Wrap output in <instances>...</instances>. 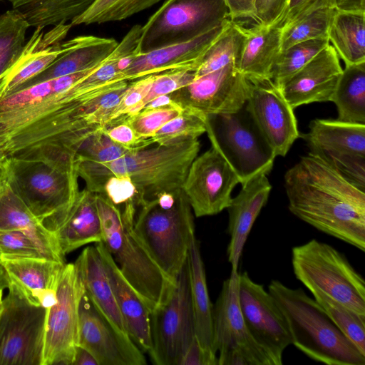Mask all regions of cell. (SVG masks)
Here are the masks:
<instances>
[{
    "label": "cell",
    "mask_w": 365,
    "mask_h": 365,
    "mask_svg": "<svg viewBox=\"0 0 365 365\" xmlns=\"http://www.w3.org/2000/svg\"><path fill=\"white\" fill-rule=\"evenodd\" d=\"M289 210L317 230L365 251V192L309 153L284 175Z\"/></svg>",
    "instance_id": "6da1fadb"
},
{
    "label": "cell",
    "mask_w": 365,
    "mask_h": 365,
    "mask_svg": "<svg viewBox=\"0 0 365 365\" xmlns=\"http://www.w3.org/2000/svg\"><path fill=\"white\" fill-rule=\"evenodd\" d=\"M6 180L51 232L63 223L79 192L75 154L43 145L7 158Z\"/></svg>",
    "instance_id": "7a4b0ae2"
},
{
    "label": "cell",
    "mask_w": 365,
    "mask_h": 365,
    "mask_svg": "<svg viewBox=\"0 0 365 365\" xmlns=\"http://www.w3.org/2000/svg\"><path fill=\"white\" fill-rule=\"evenodd\" d=\"M200 148L197 139L158 145L131 150L107 163L76 160V168L86 188L93 193L103 194L106 181L112 176H128L137 190L138 207L143 200L153 199L161 192L182 189Z\"/></svg>",
    "instance_id": "3957f363"
},
{
    "label": "cell",
    "mask_w": 365,
    "mask_h": 365,
    "mask_svg": "<svg viewBox=\"0 0 365 365\" xmlns=\"http://www.w3.org/2000/svg\"><path fill=\"white\" fill-rule=\"evenodd\" d=\"M268 292L285 317L292 344L305 355L328 365H365V355L302 289L272 280Z\"/></svg>",
    "instance_id": "277c9868"
},
{
    "label": "cell",
    "mask_w": 365,
    "mask_h": 365,
    "mask_svg": "<svg viewBox=\"0 0 365 365\" xmlns=\"http://www.w3.org/2000/svg\"><path fill=\"white\" fill-rule=\"evenodd\" d=\"M104 247L118 269L150 312L164 303L174 284L135 235L133 225L137 210L133 202L120 210L103 194L96 193Z\"/></svg>",
    "instance_id": "5b68a950"
},
{
    "label": "cell",
    "mask_w": 365,
    "mask_h": 365,
    "mask_svg": "<svg viewBox=\"0 0 365 365\" xmlns=\"http://www.w3.org/2000/svg\"><path fill=\"white\" fill-rule=\"evenodd\" d=\"M191 206L182 189L174 205L163 207L155 199L137 208L133 229L163 272L173 282L187 259L195 235Z\"/></svg>",
    "instance_id": "8992f818"
},
{
    "label": "cell",
    "mask_w": 365,
    "mask_h": 365,
    "mask_svg": "<svg viewBox=\"0 0 365 365\" xmlns=\"http://www.w3.org/2000/svg\"><path fill=\"white\" fill-rule=\"evenodd\" d=\"M296 278L311 292H320L365 315V282L346 256L313 239L292 251Z\"/></svg>",
    "instance_id": "52a82bcc"
},
{
    "label": "cell",
    "mask_w": 365,
    "mask_h": 365,
    "mask_svg": "<svg viewBox=\"0 0 365 365\" xmlns=\"http://www.w3.org/2000/svg\"><path fill=\"white\" fill-rule=\"evenodd\" d=\"M206 133L243 185L259 173L269 174L276 158L245 104L237 111L207 115Z\"/></svg>",
    "instance_id": "ba28073f"
},
{
    "label": "cell",
    "mask_w": 365,
    "mask_h": 365,
    "mask_svg": "<svg viewBox=\"0 0 365 365\" xmlns=\"http://www.w3.org/2000/svg\"><path fill=\"white\" fill-rule=\"evenodd\" d=\"M229 19L225 0H166L142 26L135 55L190 41Z\"/></svg>",
    "instance_id": "9c48e42d"
},
{
    "label": "cell",
    "mask_w": 365,
    "mask_h": 365,
    "mask_svg": "<svg viewBox=\"0 0 365 365\" xmlns=\"http://www.w3.org/2000/svg\"><path fill=\"white\" fill-rule=\"evenodd\" d=\"M150 328L153 362L179 365L195 336L188 258L167 299L150 312Z\"/></svg>",
    "instance_id": "30bf717a"
},
{
    "label": "cell",
    "mask_w": 365,
    "mask_h": 365,
    "mask_svg": "<svg viewBox=\"0 0 365 365\" xmlns=\"http://www.w3.org/2000/svg\"><path fill=\"white\" fill-rule=\"evenodd\" d=\"M7 288L0 315V365H42L46 308Z\"/></svg>",
    "instance_id": "8fae6325"
},
{
    "label": "cell",
    "mask_w": 365,
    "mask_h": 365,
    "mask_svg": "<svg viewBox=\"0 0 365 365\" xmlns=\"http://www.w3.org/2000/svg\"><path fill=\"white\" fill-rule=\"evenodd\" d=\"M238 271H231L213 305V349L218 365H274L248 331L238 300Z\"/></svg>",
    "instance_id": "7c38bea8"
},
{
    "label": "cell",
    "mask_w": 365,
    "mask_h": 365,
    "mask_svg": "<svg viewBox=\"0 0 365 365\" xmlns=\"http://www.w3.org/2000/svg\"><path fill=\"white\" fill-rule=\"evenodd\" d=\"M309 128L302 137L309 153L365 191V124L314 119Z\"/></svg>",
    "instance_id": "4fadbf2b"
},
{
    "label": "cell",
    "mask_w": 365,
    "mask_h": 365,
    "mask_svg": "<svg viewBox=\"0 0 365 365\" xmlns=\"http://www.w3.org/2000/svg\"><path fill=\"white\" fill-rule=\"evenodd\" d=\"M83 293L74 263L66 264L58 284L56 302L46 309L42 365H72Z\"/></svg>",
    "instance_id": "5bb4252c"
},
{
    "label": "cell",
    "mask_w": 365,
    "mask_h": 365,
    "mask_svg": "<svg viewBox=\"0 0 365 365\" xmlns=\"http://www.w3.org/2000/svg\"><path fill=\"white\" fill-rule=\"evenodd\" d=\"M238 300L246 327L274 365L282 364V355L292 344V336L282 312L264 287L247 272L239 273Z\"/></svg>",
    "instance_id": "9a60e30c"
},
{
    "label": "cell",
    "mask_w": 365,
    "mask_h": 365,
    "mask_svg": "<svg viewBox=\"0 0 365 365\" xmlns=\"http://www.w3.org/2000/svg\"><path fill=\"white\" fill-rule=\"evenodd\" d=\"M250 81L235 63L195 78L173 92V101L206 115L237 111L246 103Z\"/></svg>",
    "instance_id": "2e32d148"
},
{
    "label": "cell",
    "mask_w": 365,
    "mask_h": 365,
    "mask_svg": "<svg viewBox=\"0 0 365 365\" xmlns=\"http://www.w3.org/2000/svg\"><path fill=\"white\" fill-rule=\"evenodd\" d=\"M239 179L228 163L211 145L192 161L182 187L197 217L215 215L229 206Z\"/></svg>",
    "instance_id": "e0dca14e"
},
{
    "label": "cell",
    "mask_w": 365,
    "mask_h": 365,
    "mask_svg": "<svg viewBox=\"0 0 365 365\" xmlns=\"http://www.w3.org/2000/svg\"><path fill=\"white\" fill-rule=\"evenodd\" d=\"M250 81L246 109L276 157H284L300 136L294 109L271 79Z\"/></svg>",
    "instance_id": "ac0fdd59"
},
{
    "label": "cell",
    "mask_w": 365,
    "mask_h": 365,
    "mask_svg": "<svg viewBox=\"0 0 365 365\" xmlns=\"http://www.w3.org/2000/svg\"><path fill=\"white\" fill-rule=\"evenodd\" d=\"M78 345L88 349L98 365H145L143 351L119 331L83 293L78 309Z\"/></svg>",
    "instance_id": "d6986e66"
},
{
    "label": "cell",
    "mask_w": 365,
    "mask_h": 365,
    "mask_svg": "<svg viewBox=\"0 0 365 365\" xmlns=\"http://www.w3.org/2000/svg\"><path fill=\"white\" fill-rule=\"evenodd\" d=\"M72 27L58 24L45 31L36 29L11 66L0 76V101L17 91L45 70L66 50L64 39Z\"/></svg>",
    "instance_id": "ffe728a7"
},
{
    "label": "cell",
    "mask_w": 365,
    "mask_h": 365,
    "mask_svg": "<svg viewBox=\"0 0 365 365\" xmlns=\"http://www.w3.org/2000/svg\"><path fill=\"white\" fill-rule=\"evenodd\" d=\"M231 21L229 19L190 41L143 54H134L128 66L119 73L121 79L130 81L149 75L175 70L195 71L208 48Z\"/></svg>",
    "instance_id": "44dd1931"
},
{
    "label": "cell",
    "mask_w": 365,
    "mask_h": 365,
    "mask_svg": "<svg viewBox=\"0 0 365 365\" xmlns=\"http://www.w3.org/2000/svg\"><path fill=\"white\" fill-rule=\"evenodd\" d=\"M341 72L339 57L329 43L279 88L293 109L314 102L331 101Z\"/></svg>",
    "instance_id": "7402d4cb"
},
{
    "label": "cell",
    "mask_w": 365,
    "mask_h": 365,
    "mask_svg": "<svg viewBox=\"0 0 365 365\" xmlns=\"http://www.w3.org/2000/svg\"><path fill=\"white\" fill-rule=\"evenodd\" d=\"M65 264L43 257L1 262L8 287H14L31 304L46 309L56 302L58 284Z\"/></svg>",
    "instance_id": "603a6c76"
},
{
    "label": "cell",
    "mask_w": 365,
    "mask_h": 365,
    "mask_svg": "<svg viewBox=\"0 0 365 365\" xmlns=\"http://www.w3.org/2000/svg\"><path fill=\"white\" fill-rule=\"evenodd\" d=\"M267 175L259 173L242 185L241 190L232 197L227 207L229 214L227 231L230 236L227 252L231 271H237L247 237L268 200L272 185Z\"/></svg>",
    "instance_id": "cb8c5ba5"
},
{
    "label": "cell",
    "mask_w": 365,
    "mask_h": 365,
    "mask_svg": "<svg viewBox=\"0 0 365 365\" xmlns=\"http://www.w3.org/2000/svg\"><path fill=\"white\" fill-rule=\"evenodd\" d=\"M96 247L106 270L128 336L143 352L148 354L151 349V312L125 279L103 242L96 243Z\"/></svg>",
    "instance_id": "d4e9b609"
},
{
    "label": "cell",
    "mask_w": 365,
    "mask_h": 365,
    "mask_svg": "<svg viewBox=\"0 0 365 365\" xmlns=\"http://www.w3.org/2000/svg\"><path fill=\"white\" fill-rule=\"evenodd\" d=\"M64 43L66 51L19 90L96 67L111 54L118 42L114 38L79 36L64 41Z\"/></svg>",
    "instance_id": "484cf974"
},
{
    "label": "cell",
    "mask_w": 365,
    "mask_h": 365,
    "mask_svg": "<svg viewBox=\"0 0 365 365\" xmlns=\"http://www.w3.org/2000/svg\"><path fill=\"white\" fill-rule=\"evenodd\" d=\"M0 230H19L28 236L48 259L65 263L54 233L46 229L14 192L5 179L0 185Z\"/></svg>",
    "instance_id": "4316f807"
},
{
    "label": "cell",
    "mask_w": 365,
    "mask_h": 365,
    "mask_svg": "<svg viewBox=\"0 0 365 365\" xmlns=\"http://www.w3.org/2000/svg\"><path fill=\"white\" fill-rule=\"evenodd\" d=\"M54 235L64 256L87 244L102 242L103 231L96 193L86 188L79 190L65 221Z\"/></svg>",
    "instance_id": "83f0119b"
},
{
    "label": "cell",
    "mask_w": 365,
    "mask_h": 365,
    "mask_svg": "<svg viewBox=\"0 0 365 365\" xmlns=\"http://www.w3.org/2000/svg\"><path fill=\"white\" fill-rule=\"evenodd\" d=\"M74 264L85 294L119 331L128 336L106 270L96 245L86 247Z\"/></svg>",
    "instance_id": "f1b7e54d"
},
{
    "label": "cell",
    "mask_w": 365,
    "mask_h": 365,
    "mask_svg": "<svg viewBox=\"0 0 365 365\" xmlns=\"http://www.w3.org/2000/svg\"><path fill=\"white\" fill-rule=\"evenodd\" d=\"M244 31L237 69L250 81L271 79L281 52L282 29L257 23L251 28L244 27Z\"/></svg>",
    "instance_id": "f546056e"
},
{
    "label": "cell",
    "mask_w": 365,
    "mask_h": 365,
    "mask_svg": "<svg viewBox=\"0 0 365 365\" xmlns=\"http://www.w3.org/2000/svg\"><path fill=\"white\" fill-rule=\"evenodd\" d=\"M187 258L195 336L206 351L217 356L213 349V305L210 299L204 263L195 236L191 241Z\"/></svg>",
    "instance_id": "4dcf8cb0"
},
{
    "label": "cell",
    "mask_w": 365,
    "mask_h": 365,
    "mask_svg": "<svg viewBox=\"0 0 365 365\" xmlns=\"http://www.w3.org/2000/svg\"><path fill=\"white\" fill-rule=\"evenodd\" d=\"M327 36L345 65L365 62V12L337 11Z\"/></svg>",
    "instance_id": "1f68e13d"
},
{
    "label": "cell",
    "mask_w": 365,
    "mask_h": 365,
    "mask_svg": "<svg viewBox=\"0 0 365 365\" xmlns=\"http://www.w3.org/2000/svg\"><path fill=\"white\" fill-rule=\"evenodd\" d=\"M331 101L336 106L337 120L365 124V62L345 65Z\"/></svg>",
    "instance_id": "d6a6232c"
},
{
    "label": "cell",
    "mask_w": 365,
    "mask_h": 365,
    "mask_svg": "<svg viewBox=\"0 0 365 365\" xmlns=\"http://www.w3.org/2000/svg\"><path fill=\"white\" fill-rule=\"evenodd\" d=\"M97 0H37L17 9L30 26L46 27L71 21Z\"/></svg>",
    "instance_id": "836d02e7"
},
{
    "label": "cell",
    "mask_w": 365,
    "mask_h": 365,
    "mask_svg": "<svg viewBox=\"0 0 365 365\" xmlns=\"http://www.w3.org/2000/svg\"><path fill=\"white\" fill-rule=\"evenodd\" d=\"M244 39V27L231 21L205 52L200 66L194 72L195 78L230 63H235L237 66Z\"/></svg>",
    "instance_id": "e575fe53"
},
{
    "label": "cell",
    "mask_w": 365,
    "mask_h": 365,
    "mask_svg": "<svg viewBox=\"0 0 365 365\" xmlns=\"http://www.w3.org/2000/svg\"><path fill=\"white\" fill-rule=\"evenodd\" d=\"M337 11L336 8L319 9L283 27L281 51L297 43L328 36V29Z\"/></svg>",
    "instance_id": "d590c367"
},
{
    "label": "cell",
    "mask_w": 365,
    "mask_h": 365,
    "mask_svg": "<svg viewBox=\"0 0 365 365\" xmlns=\"http://www.w3.org/2000/svg\"><path fill=\"white\" fill-rule=\"evenodd\" d=\"M328 36L297 43L281 51L272 71L271 80L279 86L329 45Z\"/></svg>",
    "instance_id": "8d00e7d4"
},
{
    "label": "cell",
    "mask_w": 365,
    "mask_h": 365,
    "mask_svg": "<svg viewBox=\"0 0 365 365\" xmlns=\"http://www.w3.org/2000/svg\"><path fill=\"white\" fill-rule=\"evenodd\" d=\"M29 24L16 9L0 16V76L14 62L26 43Z\"/></svg>",
    "instance_id": "74e56055"
},
{
    "label": "cell",
    "mask_w": 365,
    "mask_h": 365,
    "mask_svg": "<svg viewBox=\"0 0 365 365\" xmlns=\"http://www.w3.org/2000/svg\"><path fill=\"white\" fill-rule=\"evenodd\" d=\"M160 1L162 0H97L89 9L70 23L73 26L121 21Z\"/></svg>",
    "instance_id": "f35d334b"
},
{
    "label": "cell",
    "mask_w": 365,
    "mask_h": 365,
    "mask_svg": "<svg viewBox=\"0 0 365 365\" xmlns=\"http://www.w3.org/2000/svg\"><path fill=\"white\" fill-rule=\"evenodd\" d=\"M311 293L336 327L365 355V315L356 312L324 293Z\"/></svg>",
    "instance_id": "ab89813d"
},
{
    "label": "cell",
    "mask_w": 365,
    "mask_h": 365,
    "mask_svg": "<svg viewBox=\"0 0 365 365\" xmlns=\"http://www.w3.org/2000/svg\"><path fill=\"white\" fill-rule=\"evenodd\" d=\"M207 115L190 108L163 125L151 138L153 143L168 145L197 139L206 133Z\"/></svg>",
    "instance_id": "60d3db41"
},
{
    "label": "cell",
    "mask_w": 365,
    "mask_h": 365,
    "mask_svg": "<svg viewBox=\"0 0 365 365\" xmlns=\"http://www.w3.org/2000/svg\"><path fill=\"white\" fill-rule=\"evenodd\" d=\"M133 150L114 142L106 133L105 127L96 130L80 145L75 154L76 160L107 163L121 158Z\"/></svg>",
    "instance_id": "b9f144b4"
},
{
    "label": "cell",
    "mask_w": 365,
    "mask_h": 365,
    "mask_svg": "<svg viewBox=\"0 0 365 365\" xmlns=\"http://www.w3.org/2000/svg\"><path fill=\"white\" fill-rule=\"evenodd\" d=\"M183 108L178 104L152 109H143L125 116L135 133L143 138H150L166 123L180 115Z\"/></svg>",
    "instance_id": "7bdbcfd3"
},
{
    "label": "cell",
    "mask_w": 365,
    "mask_h": 365,
    "mask_svg": "<svg viewBox=\"0 0 365 365\" xmlns=\"http://www.w3.org/2000/svg\"><path fill=\"white\" fill-rule=\"evenodd\" d=\"M155 75L144 76L129 83L119 103L113 110L106 125L120 117L130 116L143 110V101L151 88Z\"/></svg>",
    "instance_id": "ee69618b"
},
{
    "label": "cell",
    "mask_w": 365,
    "mask_h": 365,
    "mask_svg": "<svg viewBox=\"0 0 365 365\" xmlns=\"http://www.w3.org/2000/svg\"><path fill=\"white\" fill-rule=\"evenodd\" d=\"M0 252L2 261L15 258H45L28 236L14 230H0Z\"/></svg>",
    "instance_id": "f6af8a7d"
},
{
    "label": "cell",
    "mask_w": 365,
    "mask_h": 365,
    "mask_svg": "<svg viewBox=\"0 0 365 365\" xmlns=\"http://www.w3.org/2000/svg\"><path fill=\"white\" fill-rule=\"evenodd\" d=\"M193 71L175 70L155 75L151 88L143 101L145 105L152 99L163 95H168L187 86L195 78Z\"/></svg>",
    "instance_id": "bcb514c9"
},
{
    "label": "cell",
    "mask_w": 365,
    "mask_h": 365,
    "mask_svg": "<svg viewBox=\"0 0 365 365\" xmlns=\"http://www.w3.org/2000/svg\"><path fill=\"white\" fill-rule=\"evenodd\" d=\"M105 130L114 142L130 150L141 149L153 144L151 138L145 139L140 137L127 121L125 116L110 123L105 126Z\"/></svg>",
    "instance_id": "7dc6e473"
},
{
    "label": "cell",
    "mask_w": 365,
    "mask_h": 365,
    "mask_svg": "<svg viewBox=\"0 0 365 365\" xmlns=\"http://www.w3.org/2000/svg\"><path fill=\"white\" fill-rule=\"evenodd\" d=\"M108 200L120 210L125 204H136V187L128 176H112L106 182L103 193Z\"/></svg>",
    "instance_id": "c3c4849f"
},
{
    "label": "cell",
    "mask_w": 365,
    "mask_h": 365,
    "mask_svg": "<svg viewBox=\"0 0 365 365\" xmlns=\"http://www.w3.org/2000/svg\"><path fill=\"white\" fill-rule=\"evenodd\" d=\"M336 8V0H289L280 18L272 25L280 29L314 10Z\"/></svg>",
    "instance_id": "681fc988"
},
{
    "label": "cell",
    "mask_w": 365,
    "mask_h": 365,
    "mask_svg": "<svg viewBox=\"0 0 365 365\" xmlns=\"http://www.w3.org/2000/svg\"><path fill=\"white\" fill-rule=\"evenodd\" d=\"M289 0H256L254 20L264 26L274 24L283 14Z\"/></svg>",
    "instance_id": "f907efd6"
},
{
    "label": "cell",
    "mask_w": 365,
    "mask_h": 365,
    "mask_svg": "<svg viewBox=\"0 0 365 365\" xmlns=\"http://www.w3.org/2000/svg\"><path fill=\"white\" fill-rule=\"evenodd\" d=\"M179 365H218V361L217 356L206 351L195 336Z\"/></svg>",
    "instance_id": "816d5d0a"
},
{
    "label": "cell",
    "mask_w": 365,
    "mask_h": 365,
    "mask_svg": "<svg viewBox=\"0 0 365 365\" xmlns=\"http://www.w3.org/2000/svg\"><path fill=\"white\" fill-rule=\"evenodd\" d=\"M256 0H225L232 21L239 19H255Z\"/></svg>",
    "instance_id": "f5cc1de1"
},
{
    "label": "cell",
    "mask_w": 365,
    "mask_h": 365,
    "mask_svg": "<svg viewBox=\"0 0 365 365\" xmlns=\"http://www.w3.org/2000/svg\"><path fill=\"white\" fill-rule=\"evenodd\" d=\"M72 365H98V364L88 349L77 345Z\"/></svg>",
    "instance_id": "db71d44e"
},
{
    "label": "cell",
    "mask_w": 365,
    "mask_h": 365,
    "mask_svg": "<svg viewBox=\"0 0 365 365\" xmlns=\"http://www.w3.org/2000/svg\"><path fill=\"white\" fill-rule=\"evenodd\" d=\"M338 11L365 12V0H336Z\"/></svg>",
    "instance_id": "11a10c76"
},
{
    "label": "cell",
    "mask_w": 365,
    "mask_h": 365,
    "mask_svg": "<svg viewBox=\"0 0 365 365\" xmlns=\"http://www.w3.org/2000/svg\"><path fill=\"white\" fill-rule=\"evenodd\" d=\"M177 104L171 99L170 94L163 95L155 97L150 101L148 102L143 109H152L168 106H173Z\"/></svg>",
    "instance_id": "9f6ffc18"
},
{
    "label": "cell",
    "mask_w": 365,
    "mask_h": 365,
    "mask_svg": "<svg viewBox=\"0 0 365 365\" xmlns=\"http://www.w3.org/2000/svg\"><path fill=\"white\" fill-rule=\"evenodd\" d=\"M12 6L13 9H19L23 6L34 2L37 0H9Z\"/></svg>",
    "instance_id": "6f0895ef"
},
{
    "label": "cell",
    "mask_w": 365,
    "mask_h": 365,
    "mask_svg": "<svg viewBox=\"0 0 365 365\" xmlns=\"http://www.w3.org/2000/svg\"><path fill=\"white\" fill-rule=\"evenodd\" d=\"M0 284L5 285L6 288L8 287V282L1 264H0Z\"/></svg>",
    "instance_id": "680465c9"
},
{
    "label": "cell",
    "mask_w": 365,
    "mask_h": 365,
    "mask_svg": "<svg viewBox=\"0 0 365 365\" xmlns=\"http://www.w3.org/2000/svg\"><path fill=\"white\" fill-rule=\"evenodd\" d=\"M6 160L1 161L0 162V185L2 182V181L5 179V163Z\"/></svg>",
    "instance_id": "91938a15"
},
{
    "label": "cell",
    "mask_w": 365,
    "mask_h": 365,
    "mask_svg": "<svg viewBox=\"0 0 365 365\" xmlns=\"http://www.w3.org/2000/svg\"><path fill=\"white\" fill-rule=\"evenodd\" d=\"M3 289H0V315L3 309Z\"/></svg>",
    "instance_id": "94428289"
},
{
    "label": "cell",
    "mask_w": 365,
    "mask_h": 365,
    "mask_svg": "<svg viewBox=\"0 0 365 365\" xmlns=\"http://www.w3.org/2000/svg\"><path fill=\"white\" fill-rule=\"evenodd\" d=\"M5 288H6V287L5 285L0 284V289H3L4 290Z\"/></svg>",
    "instance_id": "6125c7cd"
},
{
    "label": "cell",
    "mask_w": 365,
    "mask_h": 365,
    "mask_svg": "<svg viewBox=\"0 0 365 365\" xmlns=\"http://www.w3.org/2000/svg\"><path fill=\"white\" fill-rule=\"evenodd\" d=\"M1 262H2V259H1V252H0V264H1Z\"/></svg>",
    "instance_id": "be15d7a7"
},
{
    "label": "cell",
    "mask_w": 365,
    "mask_h": 365,
    "mask_svg": "<svg viewBox=\"0 0 365 365\" xmlns=\"http://www.w3.org/2000/svg\"><path fill=\"white\" fill-rule=\"evenodd\" d=\"M3 1V0H0V1Z\"/></svg>",
    "instance_id": "e7e4bbea"
}]
</instances>
